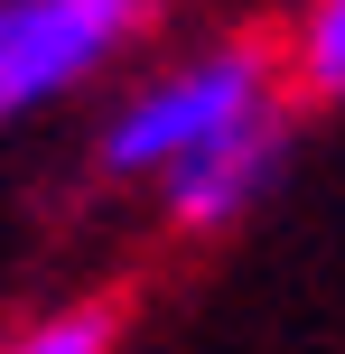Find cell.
<instances>
[{
	"mask_svg": "<svg viewBox=\"0 0 345 354\" xmlns=\"http://www.w3.org/2000/svg\"><path fill=\"white\" fill-rule=\"evenodd\" d=\"M271 84H280V56L261 47V37L205 47L196 66L159 75V84H149L140 103L103 131V168H122V177H168L178 159L215 149L224 131L261 122V112H271Z\"/></svg>",
	"mask_w": 345,
	"mask_h": 354,
	"instance_id": "6da1fadb",
	"label": "cell"
},
{
	"mask_svg": "<svg viewBox=\"0 0 345 354\" xmlns=\"http://www.w3.org/2000/svg\"><path fill=\"white\" fill-rule=\"evenodd\" d=\"M149 19V0H0V122L84 84Z\"/></svg>",
	"mask_w": 345,
	"mask_h": 354,
	"instance_id": "7a4b0ae2",
	"label": "cell"
},
{
	"mask_svg": "<svg viewBox=\"0 0 345 354\" xmlns=\"http://www.w3.org/2000/svg\"><path fill=\"white\" fill-rule=\"evenodd\" d=\"M271 168H280V112H261V122L224 131L215 149H196V159L168 168V214H178L187 233H215V224H234V214L271 187Z\"/></svg>",
	"mask_w": 345,
	"mask_h": 354,
	"instance_id": "3957f363",
	"label": "cell"
},
{
	"mask_svg": "<svg viewBox=\"0 0 345 354\" xmlns=\"http://www.w3.org/2000/svg\"><path fill=\"white\" fill-rule=\"evenodd\" d=\"M290 75L317 103H345V0H308V19L290 37Z\"/></svg>",
	"mask_w": 345,
	"mask_h": 354,
	"instance_id": "277c9868",
	"label": "cell"
},
{
	"mask_svg": "<svg viewBox=\"0 0 345 354\" xmlns=\"http://www.w3.org/2000/svg\"><path fill=\"white\" fill-rule=\"evenodd\" d=\"M10 354H112V308H66V317L28 326Z\"/></svg>",
	"mask_w": 345,
	"mask_h": 354,
	"instance_id": "5b68a950",
	"label": "cell"
}]
</instances>
